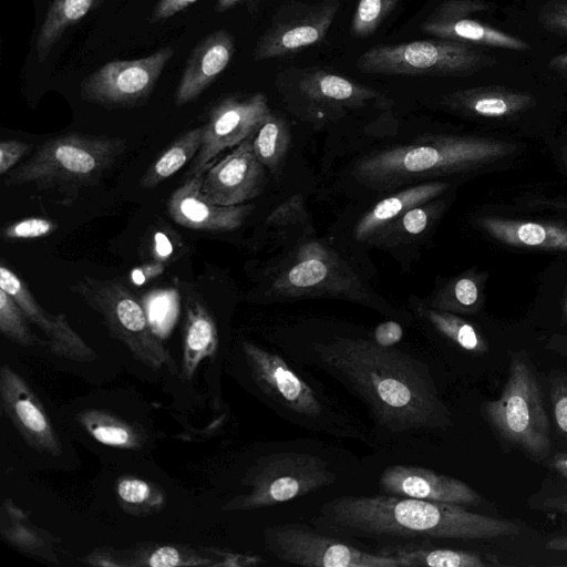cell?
Masks as SVG:
<instances>
[{"label":"cell","mask_w":567,"mask_h":567,"mask_svg":"<svg viewBox=\"0 0 567 567\" xmlns=\"http://www.w3.org/2000/svg\"><path fill=\"white\" fill-rule=\"evenodd\" d=\"M318 364L357 395L374 422L398 434L442 430L452 414L426 364L373 340L334 338L313 344Z\"/></svg>","instance_id":"6da1fadb"},{"label":"cell","mask_w":567,"mask_h":567,"mask_svg":"<svg viewBox=\"0 0 567 567\" xmlns=\"http://www.w3.org/2000/svg\"><path fill=\"white\" fill-rule=\"evenodd\" d=\"M315 525L338 536L368 538L484 540L520 533L512 519L389 494L333 498L321 506Z\"/></svg>","instance_id":"7a4b0ae2"},{"label":"cell","mask_w":567,"mask_h":567,"mask_svg":"<svg viewBox=\"0 0 567 567\" xmlns=\"http://www.w3.org/2000/svg\"><path fill=\"white\" fill-rule=\"evenodd\" d=\"M516 145L475 135H427L361 158L354 173L373 187H394L410 182L473 171L514 153Z\"/></svg>","instance_id":"3957f363"},{"label":"cell","mask_w":567,"mask_h":567,"mask_svg":"<svg viewBox=\"0 0 567 567\" xmlns=\"http://www.w3.org/2000/svg\"><path fill=\"white\" fill-rule=\"evenodd\" d=\"M125 148V140L120 137L68 133L43 143L31 158L8 174L4 184H33L71 196L95 185Z\"/></svg>","instance_id":"277c9868"},{"label":"cell","mask_w":567,"mask_h":567,"mask_svg":"<svg viewBox=\"0 0 567 567\" xmlns=\"http://www.w3.org/2000/svg\"><path fill=\"white\" fill-rule=\"evenodd\" d=\"M482 414L504 444L536 460L549 455L551 437L544 395L526 353L511 355L502 392L497 399L482 404Z\"/></svg>","instance_id":"5b68a950"},{"label":"cell","mask_w":567,"mask_h":567,"mask_svg":"<svg viewBox=\"0 0 567 567\" xmlns=\"http://www.w3.org/2000/svg\"><path fill=\"white\" fill-rule=\"evenodd\" d=\"M70 289L102 316L109 332L137 360L154 370L165 367L176 372L174 359L154 333L143 305L122 282L84 276Z\"/></svg>","instance_id":"8992f818"},{"label":"cell","mask_w":567,"mask_h":567,"mask_svg":"<svg viewBox=\"0 0 567 567\" xmlns=\"http://www.w3.org/2000/svg\"><path fill=\"white\" fill-rule=\"evenodd\" d=\"M337 480L321 457L298 452L262 456L247 471L244 484L249 492L230 499L226 511L275 506L326 487Z\"/></svg>","instance_id":"52a82bcc"},{"label":"cell","mask_w":567,"mask_h":567,"mask_svg":"<svg viewBox=\"0 0 567 567\" xmlns=\"http://www.w3.org/2000/svg\"><path fill=\"white\" fill-rule=\"evenodd\" d=\"M495 62L468 43L439 39L373 47L357 66L369 74L446 76L468 75Z\"/></svg>","instance_id":"ba28073f"},{"label":"cell","mask_w":567,"mask_h":567,"mask_svg":"<svg viewBox=\"0 0 567 567\" xmlns=\"http://www.w3.org/2000/svg\"><path fill=\"white\" fill-rule=\"evenodd\" d=\"M241 349L252 381L279 413L297 424L330 431L324 421L332 406L320 391L279 354L250 341H243Z\"/></svg>","instance_id":"9c48e42d"},{"label":"cell","mask_w":567,"mask_h":567,"mask_svg":"<svg viewBox=\"0 0 567 567\" xmlns=\"http://www.w3.org/2000/svg\"><path fill=\"white\" fill-rule=\"evenodd\" d=\"M264 538L276 558L299 566L401 567L393 557L364 551L305 524L286 523L267 527Z\"/></svg>","instance_id":"30bf717a"},{"label":"cell","mask_w":567,"mask_h":567,"mask_svg":"<svg viewBox=\"0 0 567 567\" xmlns=\"http://www.w3.org/2000/svg\"><path fill=\"white\" fill-rule=\"evenodd\" d=\"M174 55L169 45L138 59L110 61L83 79V100L110 109L135 107L145 103Z\"/></svg>","instance_id":"8fae6325"},{"label":"cell","mask_w":567,"mask_h":567,"mask_svg":"<svg viewBox=\"0 0 567 567\" xmlns=\"http://www.w3.org/2000/svg\"><path fill=\"white\" fill-rule=\"evenodd\" d=\"M270 113L262 93L228 96L215 104L203 126L202 145L193 158L187 177L205 173L221 152L254 135Z\"/></svg>","instance_id":"7c38bea8"},{"label":"cell","mask_w":567,"mask_h":567,"mask_svg":"<svg viewBox=\"0 0 567 567\" xmlns=\"http://www.w3.org/2000/svg\"><path fill=\"white\" fill-rule=\"evenodd\" d=\"M339 7V0H322L276 18L256 44L255 60L286 56L319 43L331 27Z\"/></svg>","instance_id":"4fadbf2b"},{"label":"cell","mask_w":567,"mask_h":567,"mask_svg":"<svg viewBox=\"0 0 567 567\" xmlns=\"http://www.w3.org/2000/svg\"><path fill=\"white\" fill-rule=\"evenodd\" d=\"M266 185V167L256 157L251 135L206 169L200 190L213 204L234 206L256 198Z\"/></svg>","instance_id":"5bb4252c"},{"label":"cell","mask_w":567,"mask_h":567,"mask_svg":"<svg viewBox=\"0 0 567 567\" xmlns=\"http://www.w3.org/2000/svg\"><path fill=\"white\" fill-rule=\"evenodd\" d=\"M290 87L288 95L308 117L332 118L379 96L372 87L318 69L299 72Z\"/></svg>","instance_id":"9a60e30c"},{"label":"cell","mask_w":567,"mask_h":567,"mask_svg":"<svg viewBox=\"0 0 567 567\" xmlns=\"http://www.w3.org/2000/svg\"><path fill=\"white\" fill-rule=\"evenodd\" d=\"M0 402L3 414L30 447L51 456L62 453L56 432L39 398L7 364L0 369Z\"/></svg>","instance_id":"2e32d148"},{"label":"cell","mask_w":567,"mask_h":567,"mask_svg":"<svg viewBox=\"0 0 567 567\" xmlns=\"http://www.w3.org/2000/svg\"><path fill=\"white\" fill-rule=\"evenodd\" d=\"M487 9L488 3L482 0H449L422 23L421 29L437 39L513 51L530 49L526 41L515 35L467 18L471 13Z\"/></svg>","instance_id":"e0dca14e"},{"label":"cell","mask_w":567,"mask_h":567,"mask_svg":"<svg viewBox=\"0 0 567 567\" xmlns=\"http://www.w3.org/2000/svg\"><path fill=\"white\" fill-rule=\"evenodd\" d=\"M272 289L281 297L341 296L360 298L361 282L342 267L333 252L328 258L296 260L274 281Z\"/></svg>","instance_id":"ac0fdd59"},{"label":"cell","mask_w":567,"mask_h":567,"mask_svg":"<svg viewBox=\"0 0 567 567\" xmlns=\"http://www.w3.org/2000/svg\"><path fill=\"white\" fill-rule=\"evenodd\" d=\"M380 486L389 495L465 507L482 502L481 495L463 481L422 466H389L380 476Z\"/></svg>","instance_id":"d6986e66"},{"label":"cell","mask_w":567,"mask_h":567,"mask_svg":"<svg viewBox=\"0 0 567 567\" xmlns=\"http://www.w3.org/2000/svg\"><path fill=\"white\" fill-rule=\"evenodd\" d=\"M205 173L190 177L176 188L167 200V212L178 225L206 231H230L239 228L254 210L252 205L223 206L202 195Z\"/></svg>","instance_id":"ffe728a7"},{"label":"cell","mask_w":567,"mask_h":567,"mask_svg":"<svg viewBox=\"0 0 567 567\" xmlns=\"http://www.w3.org/2000/svg\"><path fill=\"white\" fill-rule=\"evenodd\" d=\"M234 53L235 41L226 30H216L198 42L176 86L175 104L182 106L196 100L224 72Z\"/></svg>","instance_id":"44dd1931"},{"label":"cell","mask_w":567,"mask_h":567,"mask_svg":"<svg viewBox=\"0 0 567 567\" xmlns=\"http://www.w3.org/2000/svg\"><path fill=\"white\" fill-rule=\"evenodd\" d=\"M443 103L467 116L503 120L526 112L535 106L536 100L527 92L488 85L452 92L443 97Z\"/></svg>","instance_id":"7402d4cb"},{"label":"cell","mask_w":567,"mask_h":567,"mask_svg":"<svg viewBox=\"0 0 567 567\" xmlns=\"http://www.w3.org/2000/svg\"><path fill=\"white\" fill-rule=\"evenodd\" d=\"M477 225L494 240L518 248L567 251V226L536 220L483 216Z\"/></svg>","instance_id":"603a6c76"},{"label":"cell","mask_w":567,"mask_h":567,"mask_svg":"<svg viewBox=\"0 0 567 567\" xmlns=\"http://www.w3.org/2000/svg\"><path fill=\"white\" fill-rule=\"evenodd\" d=\"M445 182L417 184L380 200L367 212L354 227V237L365 240L389 228L410 208L425 204L449 188Z\"/></svg>","instance_id":"cb8c5ba5"},{"label":"cell","mask_w":567,"mask_h":567,"mask_svg":"<svg viewBox=\"0 0 567 567\" xmlns=\"http://www.w3.org/2000/svg\"><path fill=\"white\" fill-rule=\"evenodd\" d=\"M217 348L218 331L214 318L198 299L189 296L183 329V379L190 381L200 362L214 357Z\"/></svg>","instance_id":"d4e9b609"},{"label":"cell","mask_w":567,"mask_h":567,"mask_svg":"<svg viewBox=\"0 0 567 567\" xmlns=\"http://www.w3.org/2000/svg\"><path fill=\"white\" fill-rule=\"evenodd\" d=\"M378 553L395 558L401 567H486L489 565L474 553L420 543L390 545Z\"/></svg>","instance_id":"484cf974"},{"label":"cell","mask_w":567,"mask_h":567,"mask_svg":"<svg viewBox=\"0 0 567 567\" xmlns=\"http://www.w3.org/2000/svg\"><path fill=\"white\" fill-rule=\"evenodd\" d=\"M104 0H52L35 40L37 58L43 62L52 48L65 31L76 24L90 12L97 9Z\"/></svg>","instance_id":"4316f807"},{"label":"cell","mask_w":567,"mask_h":567,"mask_svg":"<svg viewBox=\"0 0 567 567\" xmlns=\"http://www.w3.org/2000/svg\"><path fill=\"white\" fill-rule=\"evenodd\" d=\"M1 535L12 546L24 553L56 561L53 554V537L29 522V515L11 498L1 506Z\"/></svg>","instance_id":"83f0119b"},{"label":"cell","mask_w":567,"mask_h":567,"mask_svg":"<svg viewBox=\"0 0 567 567\" xmlns=\"http://www.w3.org/2000/svg\"><path fill=\"white\" fill-rule=\"evenodd\" d=\"M80 425L99 443L107 446L138 450L145 443L144 432L132 423L97 409H87L76 415Z\"/></svg>","instance_id":"f1b7e54d"},{"label":"cell","mask_w":567,"mask_h":567,"mask_svg":"<svg viewBox=\"0 0 567 567\" xmlns=\"http://www.w3.org/2000/svg\"><path fill=\"white\" fill-rule=\"evenodd\" d=\"M203 140V126L179 135L145 171L141 178L143 188H154L177 173L198 153Z\"/></svg>","instance_id":"f546056e"},{"label":"cell","mask_w":567,"mask_h":567,"mask_svg":"<svg viewBox=\"0 0 567 567\" xmlns=\"http://www.w3.org/2000/svg\"><path fill=\"white\" fill-rule=\"evenodd\" d=\"M290 142L291 133L288 122L272 112L252 135L256 157L274 174L281 171Z\"/></svg>","instance_id":"4dcf8cb0"},{"label":"cell","mask_w":567,"mask_h":567,"mask_svg":"<svg viewBox=\"0 0 567 567\" xmlns=\"http://www.w3.org/2000/svg\"><path fill=\"white\" fill-rule=\"evenodd\" d=\"M419 312L440 334L461 349L474 354L488 351V342L484 336L471 322L455 313L432 307L421 308Z\"/></svg>","instance_id":"1f68e13d"},{"label":"cell","mask_w":567,"mask_h":567,"mask_svg":"<svg viewBox=\"0 0 567 567\" xmlns=\"http://www.w3.org/2000/svg\"><path fill=\"white\" fill-rule=\"evenodd\" d=\"M115 492L121 508L134 516L156 514L166 503L165 494L159 486L137 476H120Z\"/></svg>","instance_id":"d6a6232c"},{"label":"cell","mask_w":567,"mask_h":567,"mask_svg":"<svg viewBox=\"0 0 567 567\" xmlns=\"http://www.w3.org/2000/svg\"><path fill=\"white\" fill-rule=\"evenodd\" d=\"M483 281L480 274H463L435 293L431 307L453 313L476 312L482 302Z\"/></svg>","instance_id":"836d02e7"},{"label":"cell","mask_w":567,"mask_h":567,"mask_svg":"<svg viewBox=\"0 0 567 567\" xmlns=\"http://www.w3.org/2000/svg\"><path fill=\"white\" fill-rule=\"evenodd\" d=\"M0 288L14 299L30 322L35 324L45 337L50 334L55 327V316H50L39 305L28 285L3 264L0 266Z\"/></svg>","instance_id":"e575fe53"},{"label":"cell","mask_w":567,"mask_h":567,"mask_svg":"<svg viewBox=\"0 0 567 567\" xmlns=\"http://www.w3.org/2000/svg\"><path fill=\"white\" fill-rule=\"evenodd\" d=\"M47 346L54 355L76 362H91L97 358L93 349L72 329L64 313L56 315L55 327L47 336Z\"/></svg>","instance_id":"d590c367"},{"label":"cell","mask_w":567,"mask_h":567,"mask_svg":"<svg viewBox=\"0 0 567 567\" xmlns=\"http://www.w3.org/2000/svg\"><path fill=\"white\" fill-rule=\"evenodd\" d=\"M135 566L173 567V566H197L217 565L208 557L198 555L195 550L175 546H155L137 550L134 556Z\"/></svg>","instance_id":"8d00e7d4"},{"label":"cell","mask_w":567,"mask_h":567,"mask_svg":"<svg viewBox=\"0 0 567 567\" xmlns=\"http://www.w3.org/2000/svg\"><path fill=\"white\" fill-rule=\"evenodd\" d=\"M0 331L9 340L32 347L39 339L32 333L29 319L14 299L0 288Z\"/></svg>","instance_id":"74e56055"},{"label":"cell","mask_w":567,"mask_h":567,"mask_svg":"<svg viewBox=\"0 0 567 567\" xmlns=\"http://www.w3.org/2000/svg\"><path fill=\"white\" fill-rule=\"evenodd\" d=\"M396 0H359L351 28L359 38L371 35L390 13Z\"/></svg>","instance_id":"f35d334b"},{"label":"cell","mask_w":567,"mask_h":567,"mask_svg":"<svg viewBox=\"0 0 567 567\" xmlns=\"http://www.w3.org/2000/svg\"><path fill=\"white\" fill-rule=\"evenodd\" d=\"M58 225L42 217H30L8 225L2 230L6 239H32L49 236L56 229Z\"/></svg>","instance_id":"ab89813d"},{"label":"cell","mask_w":567,"mask_h":567,"mask_svg":"<svg viewBox=\"0 0 567 567\" xmlns=\"http://www.w3.org/2000/svg\"><path fill=\"white\" fill-rule=\"evenodd\" d=\"M437 205H417L406 210L389 228L399 233L415 236L422 234L429 226L432 216L436 213Z\"/></svg>","instance_id":"60d3db41"},{"label":"cell","mask_w":567,"mask_h":567,"mask_svg":"<svg viewBox=\"0 0 567 567\" xmlns=\"http://www.w3.org/2000/svg\"><path fill=\"white\" fill-rule=\"evenodd\" d=\"M549 393L556 429L567 437V373L558 371L553 374Z\"/></svg>","instance_id":"b9f144b4"},{"label":"cell","mask_w":567,"mask_h":567,"mask_svg":"<svg viewBox=\"0 0 567 567\" xmlns=\"http://www.w3.org/2000/svg\"><path fill=\"white\" fill-rule=\"evenodd\" d=\"M537 20L545 30L567 35V0L547 2L540 8Z\"/></svg>","instance_id":"7bdbcfd3"},{"label":"cell","mask_w":567,"mask_h":567,"mask_svg":"<svg viewBox=\"0 0 567 567\" xmlns=\"http://www.w3.org/2000/svg\"><path fill=\"white\" fill-rule=\"evenodd\" d=\"M307 209L303 198L295 195L277 207L268 217L267 223L272 226H286L305 220Z\"/></svg>","instance_id":"ee69618b"},{"label":"cell","mask_w":567,"mask_h":567,"mask_svg":"<svg viewBox=\"0 0 567 567\" xmlns=\"http://www.w3.org/2000/svg\"><path fill=\"white\" fill-rule=\"evenodd\" d=\"M30 145L18 140L0 142V174H7L29 151Z\"/></svg>","instance_id":"f6af8a7d"},{"label":"cell","mask_w":567,"mask_h":567,"mask_svg":"<svg viewBox=\"0 0 567 567\" xmlns=\"http://www.w3.org/2000/svg\"><path fill=\"white\" fill-rule=\"evenodd\" d=\"M198 0H158L151 16L150 22L156 23L167 20L184 11Z\"/></svg>","instance_id":"bcb514c9"},{"label":"cell","mask_w":567,"mask_h":567,"mask_svg":"<svg viewBox=\"0 0 567 567\" xmlns=\"http://www.w3.org/2000/svg\"><path fill=\"white\" fill-rule=\"evenodd\" d=\"M403 338L400 323L389 320L378 324L373 331V341L385 348L393 347Z\"/></svg>","instance_id":"7dc6e473"},{"label":"cell","mask_w":567,"mask_h":567,"mask_svg":"<svg viewBox=\"0 0 567 567\" xmlns=\"http://www.w3.org/2000/svg\"><path fill=\"white\" fill-rule=\"evenodd\" d=\"M537 507L543 511L567 515V493L548 496L539 502Z\"/></svg>","instance_id":"c3c4849f"},{"label":"cell","mask_w":567,"mask_h":567,"mask_svg":"<svg viewBox=\"0 0 567 567\" xmlns=\"http://www.w3.org/2000/svg\"><path fill=\"white\" fill-rule=\"evenodd\" d=\"M547 349L567 357V336L555 334L547 342Z\"/></svg>","instance_id":"681fc988"},{"label":"cell","mask_w":567,"mask_h":567,"mask_svg":"<svg viewBox=\"0 0 567 567\" xmlns=\"http://www.w3.org/2000/svg\"><path fill=\"white\" fill-rule=\"evenodd\" d=\"M550 467L560 476L567 478V453H556L549 460Z\"/></svg>","instance_id":"f907efd6"},{"label":"cell","mask_w":567,"mask_h":567,"mask_svg":"<svg viewBox=\"0 0 567 567\" xmlns=\"http://www.w3.org/2000/svg\"><path fill=\"white\" fill-rule=\"evenodd\" d=\"M548 68L557 73L567 74V51L553 56Z\"/></svg>","instance_id":"816d5d0a"},{"label":"cell","mask_w":567,"mask_h":567,"mask_svg":"<svg viewBox=\"0 0 567 567\" xmlns=\"http://www.w3.org/2000/svg\"><path fill=\"white\" fill-rule=\"evenodd\" d=\"M244 1L246 0H216L215 10L217 12H224Z\"/></svg>","instance_id":"f5cc1de1"},{"label":"cell","mask_w":567,"mask_h":567,"mask_svg":"<svg viewBox=\"0 0 567 567\" xmlns=\"http://www.w3.org/2000/svg\"><path fill=\"white\" fill-rule=\"evenodd\" d=\"M559 157L567 174V145L560 147Z\"/></svg>","instance_id":"db71d44e"},{"label":"cell","mask_w":567,"mask_h":567,"mask_svg":"<svg viewBox=\"0 0 567 567\" xmlns=\"http://www.w3.org/2000/svg\"><path fill=\"white\" fill-rule=\"evenodd\" d=\"M565 313H566V317H567V298H566V301H565Z\"/></svg>","instance_id":"11a10c76"},{"label":"cell","mask_w":567,"mask_h":567,"mask_svg":"<svg viewBox=\"0 0 567 567\" xmlns=\"http://www.w3.org/2000/svg\"><path fill=\"white\" fill-rule=\"evenodd\" d=\"M565 136H566V141H567V130L565 131Z\"/></svg>","instance_id":"9f6ffc18"},{"label":"cell","mask_w":567,"mask_h":567,"mask_svg":"<svg viewBox=\"0 0 567 567\" xmlns=\"http://www.w3.org/2000/svg\"><path fill=\"white\" fill-rule=\"evenodd\" d=\"M566 566H567V564H566Z\"/></svg>","instance_id":"6f0895ef"}]
</instances>
